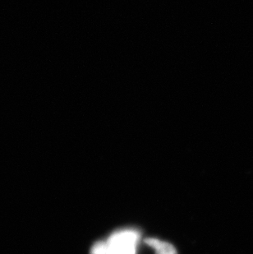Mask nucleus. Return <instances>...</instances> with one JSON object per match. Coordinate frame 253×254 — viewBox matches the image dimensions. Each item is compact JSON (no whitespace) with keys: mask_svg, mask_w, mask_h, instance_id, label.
<instances>
[{"mask_svg":"<svg viewBox=\"0 0 253 254\" xmlns=\"http://www.w3.org/2000/svg\"><path fill=\"white\" fill-rule=\"evenodd\" d=\"M145 243L154 248L156 254H178L175 248L170 243L163 242L156 239H146Z\"/></svg>","mask_w":253,"mask_h":254,"instance_id":"nucleus-2","label":"nucleus"},{"mask_svg":"<svg viewBox=\"0 0 253 254\" xmlns=\"http://www.w3.org/2000/svg\"><path fill=\"white\" fill-rule=\"evenodd\" d=\"M90 254H108L107 244L103 241L96 243L91 248Z\"/></svg>","mask_w":253,"mask_h":254,"instance_id":"nucleus-3","label":"nucleus"},{"mask_svg":"<svg viewBox=\"0 0 253 254\" xmlns=\"http://www.w3.org/2000/svg\"><path fill=\"white\" fill-rule=\"evenodd\" d=\"M140 234L136 230H126L115 233L107 240L108 254H136Z\"/></svg>","mask_w":253,"mask_h":254,"instance_id":"nucleus-1","label":"nucleus"}]
</instances>
